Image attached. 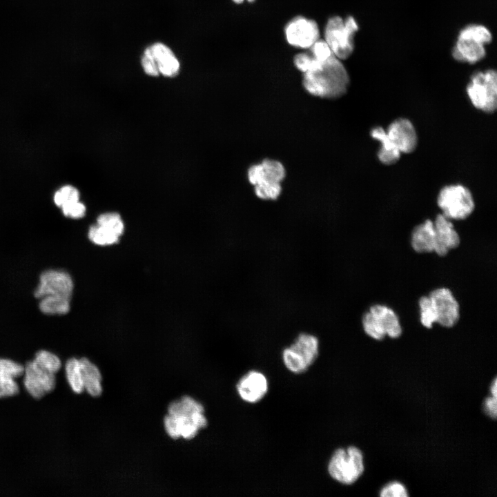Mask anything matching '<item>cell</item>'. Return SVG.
Listing matches in <instances>:
<instances>
[{
    "instance_id": "1",
    "label": "cell",
    "mask_w": 497,
    "mask_h": 497,
    "mask_svg": "<svg viewBox=\"0 0 497 497\" xmlns=\"http://www.w3.org/2000/svg\"><path fill=\"white\" fill-rule=\"evenodd\" d=\"M302 84L311 95L335 99L347 92L349 77L340 59L332 55L318 68L304 72Z\"/></svg>"
},
{
    "instance_id": "2",
    "label": "cell",
    "mask_w": 497,
    "mask_h": 497,
    "mask_svg": "<svg viewBox=\"0 0 497 497\" xmlns=\"http://www.w3.org/2000/svg\"><path fill=\"white\" fill-rule=\"evenodd\" d=\"M286 175L282 162L264 159L251 166L247 171L248 182L254 186L255 195L263 200H275L282 193L281 183Z\"/></svg>"
},
{
    "instance_id": "3",
    "label": "cell",
    "mask_w": 497,
    "mask_h": 497,
    "mask_svg": "<svg viewBox=\"0 0 497 497\" xmlns=\"http://www.w3.org/2000/svg\"><path fill=\"white\" fill-rule=\"evenodd\" d=\"M320 353V341L309 333H300L282 352V362L287 370L301 374L309 369Z\"/></svg>"
},
{
    "instance_id": "4",
    "label": "cell",
    "mask_w": 497,
    "mask_h": 497,
    "mask_svg": "<svg viewBox=\"0 0 497 497\" xmlns=\"http://www.w3.org/2000/svg\"><path fill=\"white\" fill-rule=\"evenodd\" d=\"M364 470L362 452L355 446L336 449L327 464V472L330 477L345 485L353 484Z\"/></svg>"
},
{
    "instance_id": "5",
    "label": "cell",
    "mask_w": 497,
    "mask_h": 497,
    "mask_svg": "<svg viewBox=\"0 0 497 497\" xmlns=\"http://www.w3.org/2000/svg\"><path fill=\"white\" fill-rule=\"evenodd\" d=\"M491 39V34L485 26L469 25L459 33L453 49V57L458 61L476 63L485 57V45L490 43Z\"/></svg>"
},
{
    "instance_id": "6",
    "label": "cell",
    "mask_w": 497,
    "mask_h": 497,
    "mask_svg": "<svg viewBox=\"0 0 497 497\" xmlns=\"http://www.w3.org/2000/svg\"><path fill=\"white\" fill-rule=\"evenodd\" d=\"M358 30V25L351 16L347 17L345 20L338 16L328 20L324 31L325 41L337 58L346 59L352 54L353 37Z\"/></svg>"
},
{
    "instance_id": "7",
    "label": "cell",
    "mask_w": 497,
    "mask_h": 497,
    "mask_svg": "<svg viewBox=\"0 0 497 497\" xmlns=\"http://www.w3.org/2000/svg\"><path fill=\"white\" fill-rule=\"evenodd\" d=\"M365 333L376 340H383L386 335L398 338L402 334V327L396 313L382 304H374L362 319Z\"/></svg>"
},
{
    "instance_id": "8",
    "label": "cell",
    "mask_w": 497,
    "mask_h": 497,
    "mask_svg": "<svg viewBox=\"0 0 497 497\" xmlns=\"http://www.w3.org/2000/svg\"><path fill=\"white\" fill-rule=\"evenodd\" d=\"M467 95L475 108L493 113L497 107V74L493 69L474 73L467 86Z\"/></svg>"
},
{
    "instance_id": "9",
    "label": "cell",
    "mask_w": 497,
    "mask_h": 497,
    "mask_svg": "<svg viewBox=\"0 0 497 497\" xmlns=\"http://www.w3.org/2000/svg\"><path fill=\"white\" fill-rule=\"evenodd\" d=\"M437 203L447 218L462 220L474 211L475 203L469 189L461 184L443 187L439 192Z\"/></svg>"
},
{
    "instance_id": "10",
    "label": "cell",
    "mask_w": 497,
    "mask_h": 497,
    "mask_svg": "<svg viewBox=\"0 0 497 497\" xmlns=\"http://www.w3.org/2000/svg\"><path fill=\"white\" fill-rule=\"evenodd\" d=\"M23 365L21 389L30 397L39 400L54 391L57 385L56 374L43 369L32 359Z\"/></svg>"
},
{
    "instance_id": "11",
    "label": "cell",
    "mask_w": 497,
    "mask_h": 497,
    "mask_svg": "<svg viewBox=\"0 0 497 497\" xmlns=\"http://www.w3.org/2000/svg\"><path fill=\"white\" fill-rule=\"evenodd\" d=\"M124 230V224L119 214L104 213L98 216L97 224L88 230V238L99 246H108L117 243Z\"/></svg>"
},
{
    "instance_id": "12",
    "label": "cell",
    "mask_w": 497,
    "mask_h": 497,
    "mask_svg": "<svg viewBox=\"0 0 497 497\" xmlns=\"http://www.w3.org/2000/svg\"><path fill=\"white\" fill-rule=\"evenodd\" d=\"M74 288L70 275L65 271L50 269L39 276V284L34 291L36 298L47 295L72 297Z\"/></svg>"
},
{
    "instance_id": "13",
    "label": "cell",
    "mask_w": 497,
    "mask_h": 497,
    "mask_svg": "<svg viewBox=\"0 0 497 497\" xmlns=\"http://www.w3.org/2000/svg\"><path fill=\"white\" fill-rule=\"evenodd\" d=\"M428 296L436 315V323L447 328L454 327L459 320L460 308L452 292L447 288H438Z\"/></svg>"
},
{
    "instance_id": "14",
    "label": "cell",
    "mask_w": 497,
    "mask_h": 497,
    "mask_svg": "<svg viewBox=\"0 0 497 497\" xmlns=\"http://www.w3.org/2000/svg\"><path fill=\"white\" fill-rule=\"evenodd\" d=\"M284 34L290 45L300 48H309L320 37L317 23L300 16L286 24Z\"/></svg>"
},
{
    "instance_id": "15",
    "label": "cell",
    "mask_w": 497,
    "mask_h": 497,
    "mask_svg": "<svg viewBox=\"0 0 497 497\" xmlns=\"http://www.w3.org/2000/svg\"><path fill=\"white\" fill-rule=\"evenodd\" d=\"M235 388L239 397L244 402L255 404L261 401L268 393L269 381L262 372L251 370L238 380Z\"/></svg>"
},
{
    "instance_id": "16",
    "label": "cell",
    "mask_w": 497,
    "mask_h": 497,
    "mask_svg": "<svg viewBox=\"0 0 497 497\" xmlns=\"http://www.w3.org/2000/svg\"><path fill=\"white\" fill-rule=\"evenodd\" d=\"M23 372V364L10 358L0 357V399L20 394Z\"/></svg>"
},
{
    "instance_id": "17",
    "label": "cell",
    "mask_w": 497,
    "mask_h": 497,
    "mask_svg": "<svg viewBox=\"0 0 497 497\" xmlns=\"http://www.w3.org/2000/svg\"><path fill=\"white\" fill-rule=\"evenodd\" d=\"M385 131L401 153H410L416 149L418 137L413 124L408 119L399 118L394 120Z\"/></svg>"
},
{
    "instance_id": "18",
    "label": "cell",
    "mask_w": 497,
    "mask_h": 497,
    "mask_svg": "<svg viewBox=\"0 0 497 497\" xmlns=\"http://www.w3.org/2000/svg\"><path fill=\"white\" fill-rule=\"evenodd\" d=\"M433 222L436 235L434 252L442 257L458 246L460 237L451 220L442 214H438Z\"/></svg>"
},
{
    "instance_id": "19",
    "label": "cell",
    "mask_w": 497,
    "mask_h": 497,
    "mask_svg": "<svg viewBox=\"0 0 497 497\" xmlns=\"http://www.w3.org/2000/svg\"><path fill=\"white\" fill-rule=\"evenodd\" d=\"M146 49L155 61L159 74L166 77H173L178 74L180 69L179 61L167 45L157 42Z\"/></svg>"
},
{
    "instance_id": "20",
    "label": "cell",
    "mask_w": 497,
    "mask_h": 497,
    "mask_svg": "<svg viewBox=\"0 0 497 497\" xmlns=\"http://www.w3.org/2000/svg\"><path fill=\"white\" fill-rule=\"evenodd\" d=\"M412 248L418 253L434 252L436 235L433 222L430 220L416 226L411 235Z\"/></svg>"
},
{
    "instance_id": "21",
    "label": "cell",
    "mask_w": 497,
    "mask_h": 497,
    "mask_svg": "<svg viewBox=\"0 0 497 497\" xmlns=\"http://www.w3.org/2000/svg\"><path fill=\"white\" fill-rule=\"evenodd\" d=\"M84 391L92 397L102 393L101 374L99 368L86 357L79 358Z\"/></svg>"
},
{
    "instance_id": "22",
    "label": "cell",
    "mask_w": 497,
    "mask_h": 497,
    "mask_svg": "<svg viewBox=\"0 0 497 497\" xmlns=\"http://www.w3.org/2000/svg\"><path fill=\"white\" fill-rule=\"evenodd\" d=\"M371 136L380 142L381 147L378 152V157L380 162L385 165L396 163L401 155L400 151L393 144L386 131L380 126L375 127L371 130Z\"/></svg>"
},
{
    "instance_id": "23",
    "label": "cell",
    "mask_w": 497,
    "mask_h": 497,
    "mask_svg": "<svg viewBox=\"0 0 497 497\" xmlns=\"http://www.w3.org/2000/svg\"><path fill=\"white\" fill-rule=\"evenodd\" d=\"M65 378L70 390L75 394H81L84 391L82 372L79 358L70 357L63 364Z\"/></svg>"
},
{
    "instance_id": "24",
    "label": "cell",
    "mask_w": 497,
    "mask_h": 497,
    "mask_svg": "<svg viewBox=\"0 0 497 497\" xmlns=\"http://www.w3.org/2000/svg\"><path fill=\"white\" fill-rule=\"evenodd\" d=\"M40 311L48 315H64L70 309L71 298L61 295H47L39 299Z\"/></svg>"
},
{
    "instance_id": "25",
    "label": "cell",
    "mask_w": 497,
    "mask_h": 497,
    "mask_svg": "<svg viewBox=\"0 0 497 497\" xmlns=\"http://www.w3.org/2000/svg\"><path fill=\"white\" fill-rule=\"evenodd\" d=\"M32 359L39 367L55 374L63 369L64 364L59 355L48 349L37 350Z\"/></svg>"
},
{
    "instance_id": "26",
    "label": "cell",
    "mask_w": 497,
    "mask_h": 497,
    "mask_svg": "<svg viewBox=\"0 0 497 497\" xmlns=\"http://www.w3.org/2000/svg\"><path fill=\"white\" fill-rule=\"evenodd\" d=\"M53 200L58 207L79 200V192L71 185H65L54 194Z\"/></svg>"
},
{
    "instance_id": "27",
    "label": "cell",
    "mask_w": 497,
    "mask_h": 497,
    "mask_svg": "<svg viewBox=\"0 0 497 497\" xmlns=\"http://www.w3.org/2000/svg\"><path fill=\"white\" fill-rule=\"evenodd\" d=\"M420 310V322L427 329H431L436 323V315L429 296H422L419 300Z\"/></svg>"
},
{
    "instance_id": "28",
    "label": "cell",
    "mask_w": 497,
    "mask_h": 497,
    "mask_svg": "<svg viewBox=\"0 0 497 497\" xmlns=\"http://www.w3.org/2000/svg\"><path fill=\"white\" fill-rule=\"evenodd\" d=\"M293 63L295 66L304 73L318 68L323 62L317 61L311 54L303 52L294 57Z\"/></svg>"
},
{
    "instance_id": "29",
    "label": "cell",
    "mask_w": 497,
    "mask_h": 497,
    "mask_svg": "<svg viewBox=\"0 0 497 497\" xmlns=\"http://www.w3.org/2000/svg\"><path fill=\"white\" fill-rule=\"evenodd\" d=\"M311 55L318 61L324 62L333 55L325 40L318 39L309 48Z\"/></svg>"
},
{
    "instance_id": "30",
    "label": "cell",
    "mask_w": 497,
    "mask_h": 497,
    "mask_svg": "<svg viewBox=\"0 0 497 497\" xmlns=\"http://www.w3.org/2000/svg\"><path fill=\"white\" fill-rule=\"evenodd\" d=\"M381 497H407L409 496L405 487L398 481L389 483L380 491Z\"/></svg>"
},
{
    "instance_id": "31",
    "label": "cell",
    "mask_w": 497,
    "mask_h": 497,
    "mask_svg": "<svg viewBox=\"0 0 497 497\" xmlns=\"http://www.w3.org/2000/svg\"><path fill=\"white\" fill-rule=\"evenodd\" d=\"M63 214L66 217H68L72 219H79L85 215L86 208L85 205L80 202L79 200L77 202H72L70 204H65L61 207Z\"/></svg>"
},
{
    "instance_id": "32",
    "label": "cell",
    "mask_w": 497,
    "mask_h": 497,
    "mask_svg": "<svg viewBox=\"0 0 497 497\" xmlns=\"http://www.w3.org/2000/svg\"><path fill=\"white\" fill-rule=\"evenodd\" d=\"M141 64L144 71L148 75L156 77L159 75L157 66L146 48L142 57Z\"/></svg>"
},
{
    "instance_id": "33",
    "label": "cell",
    "mask_w": 497,
    "mask_h": 497,
    "mask_svg": "<svg viewBox=\"0 0 497 497\" xmlns=\"http://www.w3.org/2000/svg\"><path fill=\"white\" fill-rule=\"evenodd\" d=\"M164 426L168 434L173 438L180 437L179 422L175 416L168 415L164 418Z\"/></svg>"
},
{
    "instance_id": "34",
    "label": "cell",
    "mask_w": 497,
    "mask_h": 497,
    "mask_svg": "<svg viewBox=\"0 0 497 497\" xmlns=\"http://www.w3.org/2000/svg\"><path fill=\"white\" fill-rule=\"evenodd\" d=\"M181 401L188 416L194 412H204V409L202 405L190 396H186L182 398Z\"/></svg>"
},
{
    "instance_id": "35",
    "label": "cell",
    "mask_w": 497,
    "mask_h": 497,
    "mask_svg": "<svg viewBox=\"0 0 497 497\" xmlns=\"http://www.w3.org/2000/svg\"><path fill=\"white\" fill-rule=\"evenodd\" d=\"M483 409L489 416L495 419L497 414V397L487 398L483 403Z\"/></svg>"
},
{
    "instance_id": "36",
    "label": "cell",
    "mask_w": 497,
    "mask_h": 497,
    "mask_svg": "<svg viewBox=\"0 0 497 497\" xmlns=\"http://www.w3.org/2000/svg\"><path fill=\"white\" fill-rule=\"evenodd\" d=\"M168 415L173 416H189L186 413L181 400L171 402L168 406Z\"/></svg>"
},
{
    "instance_id": "37",
    "label": "cell",
    "mask_w": 497,
    "mask_h": 497,
    "mask_svg": "<svg viewBox=\"0 0 497 497\" xmlns=\"http://www.w3.org/2000/svg\"><path fill=\"white\" fill-rule=\"evenodd\" d=\"M204 412H194L190 416L191 421L199 429L207 426L208 422L206 418L203 414Z\"/></svg>"
},
{
    "instance_id": "38",
    "label": "cell",
    "mask_w": 497,
    "mask_h": 497,
    "mask_svg": "<svg viewBox=\"0 0 497 497\" xmlns=\"http://www.w3.org/2000/svg\"><path fill=\"white\" fill-rule=\"evenodd\" d=\"M490 392L492 396L497 397V381L496 378L491 383Z\"/></svg>"
},
{
    "instance_id": "39",
    "label": "cell",
    "mask_w": 497,
    "mask_h": 497,
    "mask_svg": "<svg viewBox=\"0 0 497 497\" xmlns=\"http://www.w3.org/2000/svg\"><path fill=\"white\" fill-rule=\"evenodd\" d=\"M244 0H233L235 3H242ZM248 2H253L255 0H246Z\"/></svg>"
}]
</instances>
